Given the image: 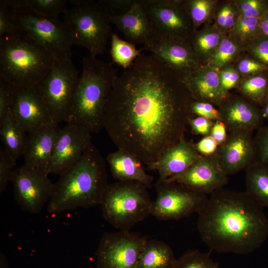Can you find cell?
Here are the masks:
<instances>
[{
    "label": "cell",
    "instance_id": "obj_17",
    "mask_svg": "<svg viewBox=\"0 0 268 268\" xmlns=\"http://www.w3.org/2000/svg\"><path fill=\"white\" fill-rule=\"evenodd\" d=\"M143 46V50L182 76L198 67L199 60L189 40L154 37Z\"/></svg>",
    "mask_w": 268,
    "mask_h": 268
},
{
    "label": "cell",
    "instance_id": "obj_16",
    "mask_svg": "<svg viewBox=\"0 0 268 268\" xmlns=\"http://www.w3.org/2000/svg\"><path fill=\"white\" fill-rule=\"evenodd\" d=\"M228 180L214 153L202 155L182 173L164 181L175 182L207 196L223 188Z\"/></svg>",
    "mask_w": 268,
    "mask_h": 268
},
{
    "label": "cell",
    "instance_id": "obj_49",
    "mask_svg": "<svg viewBox=\"0 0 268 268\" xmlns=\"http://www.w3.org/2000/svg\"><path fill=\"white\" fill-rule=\"evenodd\" d=\"M227 129L224 123L221 120L213 122L210 135L216 141L218 145L226 139L227 134Z\"/></svg>",
    "mask_w": 268,
    "mask_h": 268
},
{
    "label": "cell",
    "instance_id": "obj_18",
    "mask_svg": "<svg viewBox=\"0 0 268 268\" xmlns=\"http://www.w3.org/2000/svg\"><path fill=\"white\" fill-rule=\"evenodd\" d=\"M11 111L26 133L54 122L36 87L16 90Z\"/></svg>",
    "mask_w": 268,
    "mask_h": 268
},
{
    "label": "cell",
    "instance_id": "obj_47",
    "mask_svg": "<svg viewBox=\"0 0 268 268\" xmlns=\"http://www.w3.org/2000/svg\"><path fill=\"white\" fill-rule=\"evenodd\" d=\"M224 33L229 32L238 20L240 13L234 1H226Z\"/></svg>",
    "mask_w": 268,
    "mask_h": 268
},
{
    "label": "cell",
    "instance_id": "obj_10",
    "mask_svg": "<svg viewBox=\"0 0 268 268\" xmlns=\"http://www.w3.org/2000/svg\"><path fill=\"white\" fill-rule=\"evenodd\" d=\"M155 186L151 214L159 220H177L199 213L207 201L206 195L175 182L157 181Z\"/></svg>",
    "mask_w": 268,
    "mask_h": 268
},
{
    "label": "cell",
    "instance_id": "obj_8",
    "mask_svg": "<svg viewBox=\"0 0 268 268\" xmlns=\"http://www.w3.org/2000/svg\"><path fill=\"white\" fill-rule=\"evenodd\" d=\"M10 9L19 32L55 60L71 59L72 44L59 18L41 17L23 9Z\"/></svg>",
    "mask_w": 268,
    "mask_h": 268
},
{
    "label": "cell",
    "instance_id": "obj_5",
    "mask_svg": "<svg viewBox=\"0 0 268 268\" xmlns=\"http://www.w3.org/2000/svg\"><path fill=\"white\" fill-rule=\"evenodd\" d=\"M55 61L18 31L0 38V79L16 90L36 87Z\"/></svg>",
    "mask_w": 268,
    "mask_h": 268
},
{
    "label": "cell",
    "instance_id": "obj_31",
    "mask_svg": "<svg viewBox=\"0 0 268 268\" xmlns=\"http://www.w3.org/2000/svg\"><path fill=\"white\" fill-rule=\"evenodd\" d=\"M239 90L246 99L253 103L264 105L267 100L268 78L255 74L240 81Z\"/></svg>",
    "mask_w": 268,
    "mask_h": 268
},
{
    "label": "cell",
    "instance_id": "obj_45",
    "mask_svg": "<svg viewBox=\"0 0 268 268\" xmlns=\"http://www.w3.org/2000/svg\"><path fill=\"white\" fill-rule=\"evenodd\" d=\"M213 122L206 118L197 116L189 119L188 125L194 134L206 136L210 134Z\"/></svg>",
    "mask_w": 268,
    "mask_h": 268
},
{
    "label": "cell",
    "instance_id": "obj_21",
    "mask_svg": "<svg viewBox=\"0 0 268 268\" xmlns=\"http://www.w3.org/2000/svg\"><path fill=\"white\" fill-rule=\"evenodd\" d=\"M110 20L129 42L134 45H144L155 37L140 0H134L130 8L124 13L110 15Z\"/></svg>",
    "mask_w": 268,
    "mask_h": 268
},
{
    "label": "cell",
    "instance_id": "obj_37",
    "mask_svg": "<svg viewBox=\"0 0 268 268\" xmlns=\"http://www.w3.org/2000/svg\"><path fill=\"white\" fill-rule=\"evenodd\" d=\"M222 100L228 96V92L238 86L240 82L239 73L231 65H227L219 70Z\"/></svg>",
    "mask_w": 268,
    "mask_h": 268
},
{
    "label": "cell",
    "instance_id": "obj_43",
    "mask_svg": "<svg viewBox=\"0 0 268 268\" xmlns=\"http://www.w3.org/2000/svg\"><path fill=\"white\" fill-rule=\"evenodd\" d=\"M18 32L10 9L0 4V38Z\"/></svg>",
    "mask_w": 268,
    "mask_h": 268
},
{
    "label": "cell",
    "instance_id": "obj_41",
    "mask_svg": "<svg viewBox=\"0 0 268 268\" xmlns=\"http://www.w3.org/2000/svg\"><path fill=\"white\" fill-rule=\"evenodd\" d=\"M190 110L192 115L202 117L213 122L220 120L219 110L208 102L192 99L190 105Z\"/></svg>",
    "mask_w": 268,
    "mask_h": 268
},
{
    "label": "cell",
    "instance_id": "obj_1",
    "mask_svg": "<svg viewBox=\"0 0 268 268\" xmlns=\"http://www.w3.org/2000/svg\"><path fill=\"white\" fill-rule=\"evenodd\" d=\"M191 94L183 76L152 54H141L118 75L107 101L104 128L119 149L154 170L185 137Z\"/></svg>",
    "mask_w": 268,
    "mask_h": 268
},
{
    "label": "cell",
    "instance_id": "obj_6",
    "mask_svg": "<svg viewBox=\"0 0 268 268\" xmlns=\"http://www.w3.org/2000/svg\"><path fill=\"white\" fill-rule=\"evenodd\" d=\"M147 188L136 181L109 184L100 204L105 219L114 227L129 231L151 214L153 201Z\"/></svg>",
    "mask_w": 268,
    "mask_h": 268
},
{
    "label": "cell",
    "instance_id": "obj_7",
    "mask_svg": "<svg viewBox=\"0 0 268 268\" xmlns=\"http://www.w3.org/2000/svg\"><path fill=\"white\" fill-rule=\"evenodd\" d=\"M63 23L72 45L86 48L89 56L103 54L113 33L110 15L101 1H87L67 9Z\"/></svg>",
    "mask_w": 268,
    "mask_h": 268
},
{
    "label": "cell",
    "instance_id": "obj_42",
    "mask_svg": "<svg viewBox=\"0 0 268 268\" xmlns=\"http://www.w3.org/2000/svg\"><path fill=\"white\" fill-rule=\"evenodd\" d=\"M16 90L0 79V119L11 110Z\"/></svg>",
    "mask_w": 268,
    "mask_h": 268
},
{
    "label": "cell",
    "instance_id": "obj_12",
    "mask_svg": "<svg viewBox=\"0 0 268 268\" xmlns=\"http://www.w3.org/2000/svg\"><path fill=\"white\" fill-rule=\"evenodd\" d=\"M127 231L105 233L97 252V268H136L147 241Z\"/></svg>",
    "mask_w": 268,
    "mask_h": 268
},
{
    "label": "cell",
    "instance_id": "obj_2",
    "mask_svg": "<svg viewBox=\"0 0 268 268\" xmlns=\"http://www.w3.org/2000/svg\"><path fill=\"white\" fill-rule=\"evenodd\" d=\"M198 214L197 228L201 239L217 252L249 254L268 238L264 207L246 192L217 190Z\"/></svg>",
    "mask_w": 268,
    "mask_h": 268
},
{
    "label": "cell",
    "instance_id": "obj_40",
    "mask_svg": "<svg viewBox=\"0 0 268 268\" xmlns=\"http://www.w3.org/2000/svg\"><path fill=\"white\" fill-rule=\"evenodd\" d=\"M16 162L3 149H0V192L6 189L10 182L11 176L15 169Z\"/></svg>",
    "mask_w": 268,
    "mask_h": 268
},
{
    "label": "cell",
    "instance_id": "obj_44",
    "mask_svg": "<svg viewBox=\"0 0 268 268\" xmlns=\"http://www.w3.org/2000/svg\"><path fill=\"white\" fill-rule=\"evenodd\" d=\"M268 69V66L259 63L251 58H244L241 59L237 65L239 73L246 75L255 74Z\"/></svg>",
    "mask_w": 268,
    "mask_h": 268
},
{
    "label": "cell",
    "instance_id": "obj_36",
    "mask_svg": "<svg viewBox=\"0 0 268 268\" xmlns=\"http://www.w3.org/2000/svg\"><path fill=\"white\" fill-rule=\"evenodd\" d=\"M241 16L260 18L268 11V1L237 0L235 1Z\"/></svg>",
    "mask_w": 268,
    "mask_h": 268
},
{
    "label": "cell",
    "instance_id": "obj_39",
    "mask_svg": "<svg viewBox=\"0 0 268 268\" xmlns=\"http://www.w3.org/2000/svg\"><path fill=\"white\" fill-rule=\"evenodd\" d=\"M247 46L248 52L253 59L268 66V37L260 34Z\"/></svg>",
    "mask_w": 268,
    "mask_h": 268
},
{
    "label": "cell",
    "instance_id": "obj_14",
    "mask_svg": "<svg viewBox=\"0 0 268 268\" xmlns=\"http://www.w3.org/2000/svg\"><path fill=\"white\" fill-rule=\"evenodd\" d=\"M91 133L85 128L67 124L61 129L48 168V174L60 176L76 164L92 143Z\"/></svg>",
    "mask_w": 268,
    "mask_h": 268
},
{
    "label": "cell",
    "instance_id": "obj_11",
    "mask_svg": "<svg viewBox=\"0 0 268 268\" xmlns=\"http://www.w3.org/2000/svg\"><path fill=\"white\" fill-rule=\"evenodd\" d=\"M155 37L189 40L194 33L192 21L184 1L140 0Z\"/></svg>",
    "mask_w": 268,
    "mask_h": 268
},
{
    "label": "cell",
    "instance_id": "obj_48",
    "mask_svg": "<svg viewBox=\"0 0 268 268\" xmlns=\"http://www.w3.org/2000/svg\"><path fill=\"white\" fill-rule=\"evenodd\" d=\"M218 146V143L210 135L204 136L195 143L197 150L203 156L213 154L215 153Z\"/></svg>",
    "mask_w": 268,
    "mask_h": 268
},
{
    "label": "cell",
    "instance_id": "obj_13",
    "mask_svg": "<svg viewBox=\"0 0 268 268\" xmlns=\"http://www.w3.org/2000/svg\"><path fill=\"white\" fill-rule=\"evenodd\" d=\"M10 182L18 204L31 213L40 212L49 201L54 186L47 173L25 164L15 168Z\"/></svg>",
    "mask_w": 268,
    "mask_h": 268
},
{
    "label": "cell",
    "instance_id": "obj_35",
    "mask_svg": "<svg viewBox=\"0 0 268 268\" xmlns=\"http://www.w3.org/2000/svg\"><path fill=\"white\" fill-rule=\"evenodd\" d=\"M171 268H219L207 253L198 250L190 251L176 259Z\"/></svg>",
    "mask_w": 268,
    "mask_h": 268
},
{
    "label": "cell",
    "instance_id": "obj_3",
    "mask_svg": "<svg viewBox=\"0 0 268 268\" xmlns=\"http://www.w3.org/2000/svg\"><path fill=\"white\" fill-rule=\"evenodd\" d=\"M108 185L105 161L91 143L80 161L54 184L48 210L54 214L100 205Z\"/></svg>",
    "mask_w": 268,
    "mask_h": 268
},
{
    "label": "cell",
    "instance_id": "obj_32",
    "mask_svg": "<svg viewBox=\"0 0 268 268\" xmlns=\"http://www.w3.org/2000/svg\"><path fill=\"white\" fill-rule=\"evenodd\" d=\"M111 44L110 54L113 62L125 69L129 68L141 54L134 44L123 40L114 33L111 37Z\"/></svg>",
    "mask_w": 268,
    "mask_h": 268
},
{
    "label": "cell",
    "instance_id": "obj_38",
    "mask_svg": "<svg viewBox=\"0 0 268 268\" xmlns=\"http://www.w3.org/2000/svg\"><path fill=\"white\" fill-rule=\"evenodd\" d=\"M256 162L268 166V125L262 126L254 137Z\"/></svg>",
    "mask_w": 268,
    "mask_h": 268
},
{
    "label": "cell",
    "instance_id": "obj_46",
    "mask_svg": "<svg viewBox=\"0 0 268 268\" xmlns=\"http://www.w3.org/2000/svg\"><path fill=\"white\" fill-rule=\"evenodd\" d=\"M110 15L122 14L131 7L134 0H100Z\"/></svg>",
    "mask_w": 268,
    "mask_h": 268
},
{
    "label": "cell",
    "instance_id": "obj_15",
    "mask_svg": "<svg viewBox=\"0 0 268 268\" xmlns=\"http://www.w3.org/2000/svg\"><path fill=\"white\" fill-rule=\"evenodd\" d=\"M253 131L228 132L226 139L214 153L227 175L236 174L256 162Z\"/></svg>",
    "mask_w": 268,
    "mask_h": 268
},
{
    "label": "cell",
    "instance_id": "obj_22",
    "mask_svg": "<svg viewBox=\"0 0 268 268\" xmlns=\"http://www.w3.org/2000/svg\"><path fill=\"white\" fill-rule=\"evenodd\" d=\"M195 144L185 136L162 155L154 170L158 172V181H163L182 173L201 156Z\"/></svg>",
    "mask_w": 268,
    "mask_h": 268
},
{
    "label": "cell",
    "instance_id": "obj_9",
    "mask_svg": "<svg viewBox=\"0 0 268 268\" xmlns=\"http://www.w3.org/2000/svg\"><path fill=\"white\" fill-rule=\"evenodd\" d=\"M79 78L71 59L55 60L37 85L54 123L66 122Z\"/></svg>",
    "mask_w": 268,
    "mask_h": 268
},
{
    "label": "cell",
    "instance_id": "obj_30",
    "mask_svg": "<svg viewBox=\"0 0 268 268\" xmlns=\"http://www.w3.org/2000/svg\"><path fill=\"white\" fill-rule=\"evenodd\" d=\"M246 44L236 37L225 35L207 65L218 70L229 65L245 48Z\"/></svg>",
    "mask_w": 268,
    "mask_h": 268
},
{
    "label": "cell",
    "instance_id": "obj_27",
    "mask_svg": "<svg viewBox=\"0 0 268 268\" xmlns=\"http://www.w3.org/2000/svg\"><path fill=\"white\" fill-rule=\"evenodd\" d=\"M67 0H1L0 4L9 9H23L37 15L58 18L60 14L67 10Z\"/></svg>",
    "mask_w": 268,
    "mask_h": 268
},
{
    "label": "cell",
    "instance_id": "obj_25",
    "mask_svg": "<svg viewBox=\"0 0 268 268\" xmlns=\"http://www.w3.org/2000/svg\"><path fill=\"white\" fill-rule=\"evenodd\" d=\"M13 116L11 110L0 119V134L4 149L16 162L23 155L27 135Z\"/></svg>",
    "mask_w": 268,
    "mask_h": 268
},
{
    "label": "cell",
    "instance_id": "obj_23",
    "mask_svg": "<svg viewBox=\"0 0 268 268\" xmlns=\"http://www.w3.org/2000/svg\"><path fill=\"white\" fill-rule=\"evenodd\" d=\"M192 98L219 106L221 97L219 70L206 65L183 76Z\"/></svg>",
    "mask_w": 268,
    "mask_h": 268
},
{
    "label": "cell",
    "instance_id": "obj_29",
    "mask_svg": "<svg viewBox=\"0 0 268 268\" xmlns=\"http://www.w3.org/2000/svg\"><path fill=\"white\" fill-rule=\"evenodd\" d=\"M245 172L246 192L263 207H268V166L255 163Z\"/></svg>",
    "mask_w": 268,
    "mask_h": 268
},
{
    "label": "cell",
    "instance_id": "obj_51",
    "mask_svg": "<svg viewBox=\"0 0 268 268\" xmlns=\"http://www.w3.org/2000/svg\"><path fill=\"white\" fill-rule=\"evenodd\" d=\"M0 268H8L7 260L2 253L0 254Z\"/></svg>",
    "mask_w": 268,
    "mask_h": 268
},
{
    "label": "cell",
    "instance_id": "obj_52",
    "mask_svg": "<svg viewBox=\"0 0 268 268\" xmlns=\"http://www.w3.org/2000/svg\"><path fill=\"white\" fill-rule=\"evenodd\" d=\"M263 105V108L261 110V113L263 117L266 118L268 121V99L266 100Z\"/></svg>",
    "mask_w": 268,
    "mask_h": 268
},
{
    "label": "cell",
    "instance_id": "obj_24",
    "mask_svg": "<svg viewBox=\"0 0 268 268\" xmlns=\"http://www.w3.org/2000/svg\"><path fill=\"white\" fill-rule=\"evenodd\" d=\"M106 160L112 175L118 181H136L151 188L153 177L145 172L144 164L131 153L118 148L109 154Z\"/></svg>",
    "mask_w": 268,
    "mask_h": 268
},
{
    "label": "cell",
    "instance_id": "obj_33",
    "mask_svg": "<svg viewBox=\"0 0 268 268\" xmlns=\"http://www.w3.org/2000/svg\"><path fill=\"white\" fill-rule=\"evenodd\" d=\"M217 1L215 0L184 1V6L192 21L195 32L209 18L216 7Z\"/></svg>",
    "mask_w": 268,
    "mask_h": 268
},
{
    "label": "cell",
    "instance_id": "obj_34",
    "mask_svg": "<svg viewBox=\"0 0 268 268\" xmlns=\"http://www.w3.org/2000/svg\"><path fill=\"white\" fill-rule=\"evenodd\" d=\"M260 18L240 15L238 20L229 32L230 35L246 44H248L260 34Z\"/></svg>",
    "mask_w": 268,
    "mask_h": 268
},
{
    "label": "cell",
    "instance_id": "obj_28",
    "mask_svg": "<svg viewBox=\"0 0 268 268\" xmlns=\"http://www.w3.org/2000/svg\"><path fill=\"white\" fill-rule=\"evenodd\" d=\"M225 35L215 25L209 24L195 32L191 43L198 60L207 62L217 50Z\"/></svg>",
    "mask_w": 268,
    "mask_h": 268
},
{
    "label": "cell",
    "instance_id": "obj_19",
    "mask_svg": "<svg viewBox=\"0 0 268 268\" xmlns=\"http://www.w3.org/2000/svg\"><path fill=\"white\" fill-rule=\"evenodd\" d=\"M60 129L59 124L52 122L27 133L23 153L24 164L48 174Z\"/></svg>",
    "mask_w": 268,
    "mask_h": 268
},
{
    "label": "cell",
    "instance_id": "obj_20",
    "mask_svg": "<svg viewBox=\"0 0 268 268\" xmlns=\"http://www.w3.org/2000/svg\"><path fill=\"white\" fill-rule=\"evenodd\" d=\"M220 120L228 132L237 130L253 131L262 127L261 111L247 99L227 96L219 105Z\"/></svg>",
    "mask_w": 268,
    "mask_h": 268
},
{
    "label": "cell",
    "instance_id": "obj_4",
    "mask_svg": "<svg viewBox=\"0 0 268 268\" xmlns=\"http://www.w3.org/2000/svg\"><path fill=\"white\" fill-rule=\"evenodd\" d=\"M82 67L66 122L97 134L104 128L106 105L117 70L112 63L91 56L83 58Z\"/></svg>",
    "mask_w": 268,
    "mask_h": 268
},
{
    "label": "cell",
    "instance_id": "obj_53",
    "mask_svg": "<svg viewBox=\"0 0 268 268\" xmlns=\"http://www.w3.org/2000/svg\"><path fill=\"white\" fill-rule=\"evenodd\" d=\"M267 99H268V95H267Z\"/></svg>",
    "mask_w": 268,
    "mask_h": 268
},
{
    "label": "cell",
    "instance_id": "obj_50",
    "mask_svg": "<svg viewBox=\"0 0 268 268\" xmlns=\"http://www.w3.org/2000/svg\"><path fill=\"white\" fill-rule=\"evenodd\" d=\"M259 28L260 34L268 37V11L260 18Z\"/></svg>",
    "mask_w": 268,
    "mask_h": 268
},
{
    "label": "cell",
    "instance_id": "obj_26",
    "mask_svg": "<svg viewBox=\"0 0 268 268\" xmlns=\"http://www.w3.org/2000/svg\"><path fill=\"white\" fill-rule=\"evenodd\" d=\"M176 260L172 249L166 243L155 239L147 240L136 268H171Z\"/></svg>",
    "mask_w": 268,
    "mask_h": 268
}]
</instances>
